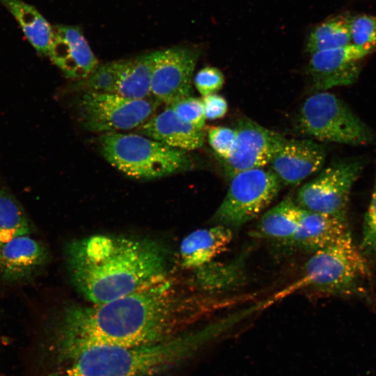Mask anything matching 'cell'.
<instances>
[{
    "label": "cell",
    "instance_id": "obj_30",
    "mask_svg": "<svg viewBox=\"0 0 376 376\" xmlns=\"http://www.w3.org/2000/svg\"><path fill=\"white\" fill-rule=\"evenodd\" d=\"M201 100L205 119H219L224 117L228 112L226 99L217 93L203 96Z\"/></svg>",
    "mask_w": 376,
    "mask_h": 376
},
{
    "label": "cell",
    "instance_id": "obj_12",
    "mask_svg": "<svg viewBox=\"0 0 376 376\" xmlns=\"http://www.w3.org/2000/svg\"><path fill=\"white\" fill-rule=\"evenodd\" d=\"M371 54L352 42L311 54L307 73L313 88L321 91L355 83L363 60Z\"/></svg>",
    "mask_w": 376,
    "mask_h": 376
},
{
    "label": "cell",
    "instance_id": "obj_19",
    "mask_svg": "<svg viewBox=\"0 0 376 376\" xmlns=\"http://www.w3.org/2000/svg\"><path fill=\"white\" fill-rule=\"evenodd\" d=\"M303 214L304 210L288 196L261 216L250 235L285 244L296 233Z\"/></svg>",
    "mask_w": 376,
    "mask_h": 376
},
{
    "label": "cell",
    "instance_id": "obj_15",
    "mask_svg": "<svg viewBox=\"0 0 376 376\" xmlns=\"http://www.w3.org/2000/svg\"><path fill=\"white\" fill-rule=\"evenodd\" d=\"M49 260L47 246L31 234L0 244V277L10 282L26 280L38 273Z\"/></svg>",
    "mask_w": 376,
    "mask_h": 376
},
{
    "label": "cell",
    "instance_id": "obj_2",
    "mask_svg": "<svg viewBox=\"0 0 376 376\" xmlns=\"http://www.w3.org/2000/svg\"><path fill=\"white\" fill-rule=\"evenodd\" d=\"M65 256L74 286L93 304L127 295L168 272L167 251L146 237L91 235L69 243Z\"/></svg>",
    "mask_w": 376,
    "mask_h": 376
},
{
    "label": "cell",
    "instance_id": "obj_21",
    "mask_svg": "<svg viewBox=\"0 0 376 376\" xmlns=\"http://www.w3.org/2000/svg\"><path fill=\"white\" fill-rule=\"evenodd\" d=\"M155 56L153 52L125 60L113 93L132 99L152 97L150 81Z\"/></svg>",
    "mask_w": 376,
    "mask_h": 376
},
{
    "label": "cell",
    "instance_id": "obj_18",
    "mask_svg": "<svg viewBox=\"0 0 376 376\" xmlns=\"http://www.w3.org/2000/svg\"><path fill=\"white\" fill-rule=\"evenodd\" d=\"M232 239V229L220 224L193 231L180 244L182 267L195 269L205 266L225 251Z\"/></svg>",
    "mask_w": 376,
    "mask_h": 376
},
{
    "label": "cell",
    "instance_id": "obj_29",
    "mask_svg": "<svg viewBox=\"0 0 376 376\" xmlns=\"http://www.w3.org/2000/svg\"><path fill=\"white\" fill-rule=\"evenodd\" d=\"M224 76L222 72L215 67L206 66L195 75L194 84L203 96L217 93L224 86Z\"/></svg>",
    "mask_w": 376,
    "mask_h": 376
},
{
    "label": "cell",
    "instance_id": "obj_22",
    "mask_svg": "<svg viewBox=\"0 0 376 376\" xmlns=\"http://www.w3.org/2000/svg\"><path fill=\"white\" fill-rule=\"evenodd\" d=\"M351 14H341L317 25L308 36L306 52L312 54L351 43Z\"/></svg>",
    "mask_w": 376,
    "mask_h": 376
},
{
    "label": "cell",
    "instance_id": "obj_5",
    "mask_svg": "<svg viewBox=\"0 0 376 376\" xmlns=\"http://www.w3.org/2000/svg\"><path fill=\"white\" fill-rule=\"evenodd\" d=\"M100 152L113 167L138 180L163 178L189 169L186 151L136 134L105 133L100 138Z\"/></svg>",
    "mask_w": 376,
    "mask_h": 376
},
{
    "label": "cell",
    "instance_id": "obj_24",
    "mask_svg": "<svg viewBox=\"0 0 376 376\" xmlns=\"http://www.w3.org/2000/svg\"><path fill=\"white\" fill-rule=\"evenodd\" d=\"M125 60L97 65L84 82L86 91L113 93Z\"/></svg>",
    "mask_w": 376,
    "mask_h": 376
},
{
    "label": "cell",
    "instance_id": "obj_7",
    "mask_svg": "<svg viewBox=\"0 0 376 376\" xmlns=\"http://www.w3.org/2000/svg\"><path fill=\"white\" fill-rule=\"evenodd\" d=\"M227 193L212 220L230 228H239L253 220L276 198L281 183L269 169L240 172L230 179Z\"/></svg>",
    "mask_w": 376,
    "mask_h": 376
},
{
    "label": "cell",
    "instance_id": "obj_17",
    "mask_svg": "<svg viewBox=\"0 0 376 376\" xmlns=\"http://www.w3.org/2000/svg\"><path fill=\"white\" fill-rule=\"evenodd\" d=\"M349 233L346 219L304 210L296 233L285 245L313 253Z\"/></svg>",
    "mask_w": 376,
    "mask_h": 376
},
{
    "label": "cell",
    "instance_id": "obj_6",
    "mask_svg": "<svg viewBox=\"0 0 376 376\" xmlns=\"http://www.w3.org/2000/svg\"><path fill=\"white\" fill-rule=\"evenodd\" d=\"M304 134L321 141L366 145L373 140L370 129L340 98L320 91L303 102L297 118Z\"/></svg>",
    "mask_w": 376,
    "mask_h": 376
},
{
    "label": "cell",
    "instance_id": "obj_20",
    "mask_svg": "<svg viewBox=\"0 0 376 376\" xmlns=\"http://www.w3.org/2000/svg\"><path fill=\"white\" fill-rule=\"evenodd\" d=\"M0 3L15 18L35 49L47 56L53 29L45 18L22 0H0Z\"/></svg>",
    "mask_w": 376,
    "mask_h": 376
},
{
    "label": "cell",
    "instance_id": "obj_4",
    "mask_svg": "<svg viewBox=\"0 0 376 376\" xmlns=\"http://www.w3.org/2000/svg\"><path fill=\"white\" fill-rule=\"evenodd\" d=\"M369 277L367 262L349 233L312 253L301 278L276 294L272 301L303 288L352 294L361 292Z\"/></svg>",
    "mask_w": 376,
    "mask_h": 376
},
{
    "label": "cell",
    "instance_id": "obj_26",
    "mask_svg": "<svg viewBox=\"0 0 376 376\" xmlns=\"http://www.w3.org/2000/svg\"><path fill=\"white\" fill-rule=\"evenodd\" d=\"M166 106L185 122L196 128H203L205 117L201 99L189 95Z\"/></svg>",
    "mask_w": 376,
    "mask_h": 376
},
{
    "label": "cell",
    "instance_id": "obj_28",
    "mask_svg": "<svg viewBox=\"0 0 376 376\" xmlns=\"http://www.w3.org/2000/svg\"><path fill=\"white\" fill-rule=\"evenodd\" d=\"M361 249L366 253H376V179L364 217Z\"/></svg>",
    "mask_w": 376,
    "mask_h": 376
},
{
    "label": "cell",
    "instance_id": "obj_27",
    "mask_svg": "<svg viewBox=\"0 0 376 376\" xmlns=\"http://www.w3.org/2000/svg\"><path fill=\"white\" fill-rule=\"evenodd\" d=\"M236 130L225 126H212L207 130L208 142L220 159L230 155L236 139Z\"/></svg>",
    "mask_w": 376,
    "mask_h": 376
},
{
    "label": "cell",
    "instance_id": "obj_13",
    "mask_svg": "<svg viewBox=\"0 0 376 376\" xmlns=\"http://www.w3.org/2000/svg\"><path fill=\"white\" fill-rule=\"evenodd\" d=\"M326 158L324 146L306 139H287L268 166L281 185L295 186L319 171Z\"/></svg>",
    "mask_w": 376,
    "mask_h": 376
},
{
    "label": "cell",
    "instance_id": "obj_9",
    "mask_svg": "<svg viewBox=\"0 0 376 376\" xmlns=\"http://www.w3.org/2000/svg\"><path fill=\"white\" fill-rule=\"evenodd\" d=\"M363 168L362 161L334 163L299 189L295 202L303 210L346 219L351 189Z\"/></svg>",
    "mask_w": 376,
    "mask_h": 376
},
{
    "label": "cell",
    "instance_id": "obj_1",
    "mask_svg": "<svg viewBox=\"0 0 376 376\" xmlns=\"http://www.w3.org/2000/svg\"><path fill=\"white\" fill-rule=\"evenodd\" d=\"M201 302L167 273L111 301L71 306L58 327L56 354L68 360L91 346L146 345L170 339L197 317Z\"/></svg>",
    "mask_w": 376,
    "mask_h": 376
},
{
    "label": "cell",
    "instance_id": "obj_8",
    "mask_svg": "<svg viewBox=\"0 0 376 376\" xmlns=\"http://www.w3.org/2000/svg\"><path fill=\"white\" fill-rule=\"evenodd\" d=\"M160 104L153 97L132 99L86 91L79 99L78 111L87 130L105 134L140 127L153 116Z\"/></svg>",
    "mask_w": 376,
    "mask_h": 376
},
{
    "label": "cell",
    "instance_id": "obj_3",
    "mask_svg": "<svg viewBox=\"0 0 376 376\" xmlns=\"http://www.w3.org/2000/svg\"><path fill=\"white\" fill-rule=\"evenodd\" d=\"M235 324L230 315L170 339L136 346L84 348L52 376H157L179 366Z\"/></svg>",
    "mask_w": 376,
    "mask_h": 376
},
{
    "label": "cell",
    "instance_id": "obj_14",
    "mask_svg": "<svg viewBox=\"0 0 376 376\" xmlns=\"http://www.w3.org/2000/svg\"><path fill=\"white\" fill-rule=\"evenodd\" d=\"M48 55L56 66L71 79H86L98 65L81 30L74 26L56 25Z\"/></svg>",
    "mask_w": 376,
    "mask_h": 376
},
{
    "label": "cell",
    "instance_id": "obj_10",
    "mask_svg": "<svg viewBox=\"0 0 376 376\" xmlns=\"http://www.w3.org/2000/svg\"><path fill=\"white\" fill-rule=\"evenodd\" d=\"M235 129L237 135L233 150L228 158L220 159L229 180L240 172L269 165L287 140L248 118H241Z\"/></svg>",
    "mask_w": 376,
    "mask_h": 376
},
{
    "label": "cell",
    "instance_id": "obj_23",
    "mask_svg": "<svg viewBox=\"0 0 376 376\" xmlns=\"http://www.w3.org/2000/svg\"><path fill=\"white\" fill-rule=\"evenodd\" d=\"M30 220L11 192L0 185V244L16 237L31 234Z\"/></svg>",
    "mask_w": 376,
    "mask_h": 376
},
{
    "label": "cell",
    "instance_id": "obj_25",
    "mask_svg": "<svg viewBox=\"0 0 376 376\" xmlns=\"http://www.w3.org/2000/svg\"><path fill=\"white\" fill-rule=\"evenodd\" d=\"M352 42L373 53L376 50V17L366 14L352 15Z\"/></svg>",
    "mask_w": 376,
    "mask_h": 376
},
{
    "label": "cell",
    "instance_id": "obj_16",
    "mask_svg": "<svg viewBox=\"0 0 376 376\" xmlns=\"http://www.w3.org/2000/svg\"><path fill=\"white\" fill-rule=\"evenodd\" d=\"M140 134L183 151L201 148L205 139L203 129H198L180 119L166 107L139 127Z\"/></svg>",
    "mask_w": 376,
    "mask_h": 376
},
{
    "label": "cell",
    "instance_id": "obj_11",
    "mask_svg": "<svg viewBox=\"0 0 376 376\" xmlns=\"http://www.w3.org/2000/svg\"><path fill=\"white\" fill-rule=\"evenodd\" d=\"M199 52L187 47L156 52L151 81V96L166 105L191 95L192 78Z\"/></svg>",
    "mask_w": 376,
    "mask_h": 376
}]
</instances>
